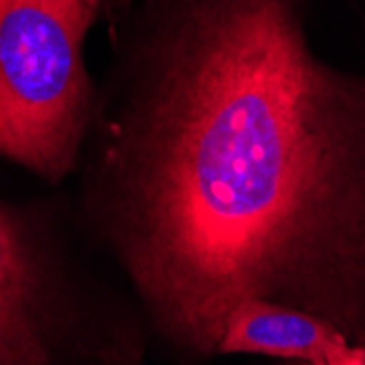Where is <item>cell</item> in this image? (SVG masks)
Masks as SVG:
<instances>
[{"label":"cell","instance_id":"obj_1","mask_svg":"<svg viewBox=\"0 0 365 365\" xmlns=\"http://www.w3.org/2000/svg\"><path fill=\"white\" fill-rule=\"evenodd\" d=\"M90 208L169 344L258 297L365 344V73L293 0H169L98 123Z\"/></svg>","mask_w":365,"mask_h":365},{"label":"cell","instance_id":"obj_2","mask_svg":"<svg viewBox=\"0 0 365 365\" xmlns=\"http://www.w3.org/2000/svg\"><path fill=\"white\" fill-rule=\"evenodd\" d=\"M94 0H0V149L46 180L75 164L90 116Z\"/></svg>","mask_w":365,"mask_h":365},{"label":"cell","instance_id":"obj_3","mask_svg":"<svg viewBox=\"0 0 365 365\" xmlns=\"http://www.w3.org/2000/svg\"><path fill=\"white\" fill-rule=\"evenodd\" d=\"M219 352L264 354L313 365H365V344L330 322L276 302H239L225 319Z\"/></svg>","mask_w":365,"mask_h":365},{"label":"cell","instance_id":"obj_4","mask_svg":"<svg viewBox=\"0 0 365 365\" xmlns=\"http://www.w3.org/2000/svg\"><path fill=\"white\" fill-rule=\"evenodd\" d=\"M42 264L22 219L3 206L0 219V361L46 363Z\"/></svg>","mask_w":365,"mask_h":365},{"label":"cell","instance_id":"obj_5","mask_svg":"<svg viewBox=\"0 0 365 365\" xmlns=\"http://www.w3.org/2000/svg\"><path fill=\"white\" fill-rule=\"evenodd\" d=\"M116 3H129V0H116Z\"/></svg>","mask_w":365,"mask_h":365},{"label":"cell","instance_id":"obj_6","mask_svg":"<svg viewBox=\"0 0 365 365\" xmlns=\"http://www.w3.org/2000/svg\"><path fill=\"white\" fill-rule=\"evenodd\" d=\"M94 3H98V0H94Z\"/></svg>","mask_w":365,"mask_h":365}]
</instances>
